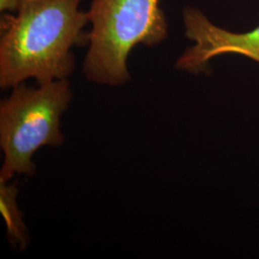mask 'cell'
Returning a JSON list of instances; mask_svg holds the SVG:
<instances>
[{"label": "cell", "instance_id": "3957f363", "mask_svg": "<svg viewBox=\"0 0 259 259\" xmlns=\"http://www.w3.org/2000/svg\"><path fill=\"white\" fill-rule=\"evenodd\" d=\"M72 98L67 79L13 88L0 104V147L4 154L0 182L16 175L36 173L33 157L44 146L59 147L65 142L61 118Z\"/></svg>", "mask_w": 259, "mask_h": 259}, {"label": "cell", "instance_id": "5b68a950", "mask_svg": "<svg viewBox=\"0 0 259 259\" xmlns=\"http://www.w3.org/2000/svg\"><path fill=\"white\" fill-rule=\"evenodd\" d=\"M8 183L0 182V211L6 223L7 235L11 244L23 250L29 245V232L17 203V185Z\"/></svg>", "mask_w": 259, "mask_h": 259}, {"label": "cell", "instance_id": "7a4b0ae2", "mask_svg": "<svg viewBox=\"0 0 259 259\" xmlns=\"http://www.w3.org/2000/svg\"><path fill=\"white\" fill-rule=\"evenodd\" d=\"M160 0H93L87 12L92 30L83 73L93 83L120 87L131 80L130 52L138 45L155 47L167 37Z\"/></svg>", "mask_w": 259, "mask_h": 259}, {"label": "cell", "instance_id": "6da1fadb", "mask_svg": "<svg viewBox=\"0 0 259 259\" xmlns=\"http://www.w3.org/2000/svg\"><path fill=\"white\" fill-rule=\"evenodd\" d=\"M82 0H21L17 15L1 20L0 87L27 79L37 84L67 79L74 71L71 49L89 45Z\"/></svg>", "mask_w": 259, "mask_h": 259}, {"label": "cell", "instance_id": "277c9868", "mask_svg": "<svg viewBox=\"0 0 259 259\" xmlns=\"http://www.w3.org/2000/svg\"><path fill=\"white\" fill-rule=\"evenodd\" d=\"M185 36L194 42L177 60L176 68L202 73L217 56L238 54L259 63V26L245 33H233L219 27L203 12L186 7L183 13Z\"/></svg>", "mask_w": 259, "mask_h": 259}, {"label": "cell", "instance_id": "8992f818", "mask_svg": "<svg viewBox=\"0 0 259 259\" xmlns=\"http://www.w3.org/2000/svg\"><path fill=\"white\" fill-rule=\"evenodd\" d=\"M20 2L21 0H0V11H9L12 13H16L19 9Z\"/></svg>", "mask_w": 259, "mask_h": 259}]
</instances>
